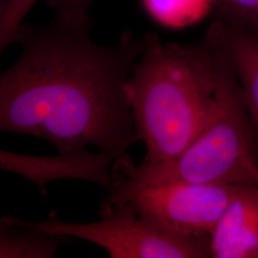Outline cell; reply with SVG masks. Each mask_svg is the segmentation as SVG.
I'll return each mask as SVG.
<instances>
[{
	"mask_svg": "<svg viewBox=\"0 0 258 258\" xmlns=\"http://www.w3.org/2000/svg\"><path fill=\"white\" fill-rule=\"evenodd\" d=\"M238 185L173 183L134 187L114 184L106 198L129 204L140 214L170 231L211 238Z\"/></svg>",
	"mask_w": 258,
	"mask_h": 258,
	"instance_id": "obj_5",
	"label": "cell"
},
{
	"mask_svg": "<svg viewBox=\"0 0 258 258\" xmlns=\"http://www.w3.org/2000/svg\"><path fill=\"white\" fill-rule=\"evenodd\" d=\"M220 50L215 102L197 138L178 156L136 166L128 153L113 165V184L141 187L173 183L258 185V130L236 75Z\"/></svg>",
	"mask_w": 258,
	"mask_h": 258,
	"instance_id": "obj_3",
	"label": "cell"
},
{
	"mask_svg": "<svg viewBox=\"0 0 258 258\" xmlns=\"http://www.w3.org/2000/svg\"><path fill=\"white\" fill-rule=\"evenodd\" d=\"M18 60L0 76V130L34 136L58 152L96 147L115 156L137 142L125 84L145 38L124 32L100 45L89 28L55 19L22 25Z\"/></svg>",
	"mask_w": 258,
	"mask_h": 258,
	"instance_id": "obj_1",
	"label": "cell"
},
{
	"mask_svg": "<svg viewBox=\"0 0 258 258\" xmlns=\"http://www.w3.org/2000/svg\"><path fill=\"white\" fill-rule=\"evenodd\" d=\"M213 258H258V185L239 184L211 234Z\"/></svg>",
	"mask_w": 258,
	"mask_h": 258,
	"instance_id": "obj_7",
	"label": "cell"
},
{
	"mask_svg": "<svg viewBox=\"0 0 258 258\" xmlns=\"http://www.w3.org/2000/svg\"><path fill=\"white\" fill-rule=\"evenodd\" d=\"M210 27L236 75L249 116L258 130V28L221 18Z\"/></svg>",
	"mask_w": 258,
	"mask_h": 258,
	"instance_id": "obj_8",
	"label": "cell"
},
{
	"mask_svg": "<svg viewBox=\"0 0 258 258\" xmlns=\"http://www.w3.org/2000/svg\"><path fill=\"white\" fill-rule=\"evenodd\" d=\"M125 84L137 141L147 148L145 163H163L180 155L207 124L212 113L220 50L212 32L195 44L164 43L156 34Z\"/></svg>",
	"mask_w": 258,
	"mask_h": 258,
	"instance_id": "obj_2",
	"label": "cell"
},
{
	"mask_svg": "<svg viewBox=\"0 0 258 258\" xmlns=\"http://www.w3.org/2000/svg\"><path fill=\"white\" fill-rule=\"evenodd\" d=\"M218 18L258 28V0H213Z\"/></svg>",
	"mask_w": 258,
	"mask_h": 258,
	"instance_id": "obj_11",
	"label": "cell"
},
{
	"mask_svg": "<svg viewBox=\"0 0 258 258\" xmlns=\"http://www.w3.org/2000/svg\"><path fill=\"white\" fill-rule=\"evenodd\" d=\"M116 161L110 153L99 150L94 153L87 148L55 156H37L0 150L2 170L22 176L37 190L46 195L47 185L55 180H81L99 184L107 194L113 191L112 168Z\"/></svg>",
	"mask_w": 258,
	"mask_h": 258,
	"instance_id": "obj_6",
	"label": "cell"
},
{
	"mask_svg": "<svg viewBox=\"0 0 258 258\" xmlns=\"http://www.w3.org/2000/svg\"><path fill=\"white\" fill-rule=\"evenodd\" d=\"M2 1H4V0H1V2H2Z\"/></svg>",
	"mask_w": 258,
	"mask_h": 258,
	"instance_id": "obj_13",
	"label": "cell"
},
{
	"mask_svg": "<svg viewBox=\"0 0 258 258\" xmlns=\"http://www.w3.org/2000/svg\"><path fill=\"white\" fill-rule=\"evenodd\" d=\"M93 0H49L56 20L77 27L89 28L88 10Z\"/></svg>",
	"mask_w": 258,
	"mask_h": 258,
	"instance_id": "obj_12",
	"label": "cell"
},
{
	"mask_svg": "<svg viewBox=\"0 0 258 258\" xmlns=\"http://www.w3.org/2000/svg\"><path fill=\"white\" fill-rule=\"evenodd\" d=\"M70 236L31 227L0 223V258H52Z\"/></svg>",
	"mask_w": 258,
	"mask_h": 258,
	"instance_id": "obj_9",
	"label": "cell"
},
{
	"mask_svg": "<svg viewBox=\"0 0 258 258\" xmlns=\"http://www.w3.org/2000/svg\"><path fill=\"white\" fill-rule=\"evenodd\" d=\"M99 221L72 223L55 213L41 222L3 216L0 223L27 225L37 229L86 240L105 249L111 258L212 257L211 238H198L170 231L136 212L129 204L106 197L100 207Z\"/></svg>",
	"mask_w": 258,
	"mask_h": 258,
	"instance_id": "obj_4",
	"label": "cell"
},
{
	"mask_svg": "<svg viewBox=\"0 0 258 258\" xmlns=\"http://www.w3.org/2000/svg\"><path fill=\"white\" fill-rule=\"evenodd\" d=\"M38 0H4L0 6V50L18 43L24 18Z\"/></svg>",
	"mask_w": 258,
	"mask_h": 258,
	"instance_id": "obj_10",
	"label": "cell"
}]
</instances>
